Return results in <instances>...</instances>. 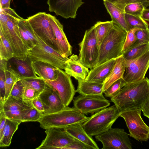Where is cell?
Instances as JSON below:
<instances>
[{
  "mask_svg": "<svg viewBox=\"0 0 149 149\" xmlns=\"http://www.w3.org/2000/svg\"><path fill=\"white\" fill-rule=\"evenodd\" d=\"M149 99V79L126 84L115 96L111 98L119 110L122 112L133 109L141 108Z\"/></svg>",
  "mask_w": 149,
  "mask_h": 149,
  "instance_id": "obj_1",
  "label": "cell"
},
{
  "mask_svg": "<svg viewBox=\"0 0 149 149\" xmlns=\"http://www.w3.org/2000/svg\"><path fill=\"white\" fill-rule=\"evenodd\" d=\"M126 36V31L113 23L112 28L100 47L98 59L95 66L122 56Z\"/></svg>",
  "mask_w": 149,
  "mask_h": 149,
  "instance_id": "obj_2",
  "label": "cell"
},
{
  "mask_svg": "<svg viewBox=\"0 0 149 149\" xmlns=\"http://www.w3.org/2000/svg\"><path fill=\"white\" fill-rule=\"evenodd\" d=\"M122 112L114 104L92 115L82 123L83 126L89 136H95L111 128Z\"/></svg>",
  "mask_w": 149,
  "mask_h": 149,
  "instance_id": "obj_3",
  "label": "cell"
},
{
  "mask_svg": "<svg viewBox=\"0 0 149 149\" xmlns=\"http://www.w3.org/2000/svg\"><path fill=\"white\" fill-rule=\"evenodd\" d=\"M88 117L74 107L68 106L58 112L43 115L38 122L44 129L52 127L64 129L72 124L83 123Z\"/></svg>",
  "mask_w": 149,
  "mask_h": 149,
  "instance_id": "obj_4",
  "label": "cell"
},
{
  "mask_svg": "<svg viewBox=\"0 0 149 149\" xmlns=\"http://www.w3.org/2000/svg\"><path fill=\"white\" fill-rule=\"evenodd\" d=\"M34 33L38 42L33 48L29 51L27 57L31 61L44 62L59 69L64 70L66 62L69 58L64 56L58 51L49 46Z\"/></svg>",
  "mask_w": 149,
  "mask_h": 149,
  "instance_id": "obj_5",
  "label": "cell"
},
{
  "mask_svg": "<svg viewBox=\"0 0 149 149\" xmlns=\"http://www.w3.org/2000/svg\"><path fill=\"white\" fill-rule=\"evenodd\" d=\"M79 45V58L82 63L90 69L95 67L98 59L99 48L94 25L85 31Z\"/></svg>",
  "mask_w": 149,
  "mask_h": 149,
  "instance_id": "obj_6",
  "label": "cell"
},
{
  "mask_svg": "<svg viewBox=\"0 0 149 149\" xmlns=\"http://www.w3.org/2000/svg\"><path fill=\"white\" fill-rule=\"evenodd\" d=\"M141 109H133L122 111L120 117L124 120L130 133V136L139 141H147L149 126L141 116Z\"/></svg>",
  "mask_w": 149,
  "mask_h": 149,
  "instance_id": "obj_7",
  "label": "cell"
},
{
  "mask_svg": "<svg viewBox=\"0 0 149 149\" xmlns=\"http://www.w3.org/2000/svg\"><path fill=\"white\" fill-rule=\"evenodd\" d=\"M26 19L35 33L47 45L58 51L54 32L48 14L39 12Z\"/></svg>",
  "mask_w": 149,
  "mask_h": 149,
  "instance_id": "obj_8",
  "label": "cell"
},
{
  "mask_svg": "<svg viewBox=\"0 0 149 149\" xmlns=\"http://www.w3.org/2000/svg\"><path fill=\"white\" fill-rule=\"evenodd\" d=\"M129 135L124 129L112 128L95 136L102 144V149H132Z\"/></svg>",
  "mask_w": 149,
  "mask_h": 149,
  "instance_id": "obj_9",
  "label": "cell"
},
{
  "mask_svg": "<svg viewBox=\"0 0 149 149\" xmlns=\"http://www.w3.org/2000/svg\"><path fill=\"white\" fill-rule=\"evenodd\" d=\"M74 107L82 113L93 115L109 107L110 101L105 98L102 94L81 95L74 97Z\"/></svg>",
  "mask_w": 149,
  "mask_h": 149,
  "instance_id": "obj_10",
  "label": "cell"
},
{
  "mask_svg": "<svg viewBox=\"0 0 149 149\" xmlns=\"http://www.w3.org/2000/svg\"><path fill=\"white\" fill-rule=\"evenodd\" d=\"M149 68V49L137 58L126 61L123 79L127 84L142 80Z\"/></svg>",
  "mask_w": 149,
  "mask_h": 149,
  "instance_id": "obj_11",
  "label": "cell"
},
{
  "mask_svg": "<svg viewBox=\"0 0 149 149\" xmlns=\"http://www.w3.org/2000/svg\"><path fill=\"white\" fill-rule=\"evenodd\" d=\"M22 17L18 15L11 17L8 21V40L14 53V57L25 61L27 58L28 50L21 37L18 25L19 21Z\"/></svg>",
  "mask_w": 149,
  "mask_h": 149,
  "instance_id": "obj_12",
  "label": "cell"
},
{
  "mask_svg": "<svg viewBox=\"0 0 149 149\" xmlns=\"http://www.w3.org/2000/svg\"><path fill=\"white\" fill-rule=\"evenodd\" d=\"M46 136L36 149H62L76 140L63 129L52 127L45 129Z\"/></svg>",
  "mask_w": 149,
  "mask_h": 149,
  "instance_id": "obj_13",
  "label": "cell"
},
{
  "mask_svg": "<svg viewBox=\"0 0 149 149\" xmlns=\"http://www.w3.org/2000/svg\"><path fill=\"white\" fill-rule=\"evenodd\" d=\"M71 76L58 69V76L55 80H44L58 91L64 105L68 106L73 100L76 93Z\"/></svg>",
  "mask_w": 149,
  "mask_h": 149,
  "instance_id": "obj_14",
  "label": "cell"
},
{
  "mask_svg": "<svg viewBox=\"0 0 149 149\" xmlns=\"http://www.w3.org/2000/svg\"><path fill=\"white\" fill-rule=\"evenodd\" d=\"M50 12L65 18H75L78 8L84 4L82 0H47Z\"/></svg>",
  "mask_w": 149,
  "mask_h": 149,
  "instance_id": "obj_15",
  "label": "cell"
},
{
  "mask_svg": "<svg viewBox=\"0 0 149 149\" xmlns=\"http://www.w3.org/2000/svg\"><path fill=\"white\" fill-rule=\"evenodd\" d=\"M38 97L44 107L45 111L43 115L58 112L65 107L58 91L48 83Z\"/></svg>",
  "mask_w": 149,
  "mask_h": 149,
  "instance_id": "obj_16",
  "label": "cell"
},
{
  "mask_svg": "<svg viewBox=\"0 0 149 149\" xmlns=\"http://www.w3.org/2000/svg\"><path fill=\"white\" fill-rule=\"evenodd\" d=\"M48 14L54 32L58 51L65 57H68L72 54V47L63 31V26L54 16Z\"/></svg>",
  "mask_w": 149,
  "mask_h": 149,
  "instance_id": "obj_17",
  "label": "cell"
},
{
  "mask_svg": "<svg viewBox=\"0 0 149 149\" xmlns=\"http://www.w3.org/2000/svg\"><path fill=\"white\" fill-rule=\"evenodd\" d=\"M64 70L67 74L77 80L85 79L89 72L88 68L84 66L79 57L74 54L72 55L66 61Z\"/></svg>",
  "mask_w": 149,
  "mask_h": 149,
  "instance_id": "obj_18",
  "label": "cell"
},
{
  "mask_svg": "<svg viewBox=\"0 0 149 149\" xmlns=\"http://www.w3.org/2000/svg\"><path fill=\"white\" fill-rule=\"evenodd\" d=\"M116 59H111L91 69L85 80L103 83L112 70Z\"/></svg>",
  "mask_w": 149,
  "mask_h": 149,
  "instance_id": "obj_19",
  "label": "cell"
},
{
  "mask_svg": "<svg viewBox=\"0 0 149 149\" xmlns=\"http://www.w3.org/2000/svg\"><path fill=\"white\" fill-rule=\"evenodd\" d=\"M10 60H11L10 63V66L9 67L14 70L20 80L39 77L35 73L31 65V61L28 57L25 61L18 59L14 57Z\"/></svg>",
  "mask_w": 149,
  "mask_h": 149,
  "instance_id": "obj_20",
  "label": "cell"
},
{
  "mask_svg": "<svg viewBox=\"0 0 149 149\" xmlns=\"http://www.w3.org/2000/svg\"><path fill=\"white\" fill-rule=\"evenodd\" d=\"M63 129L72 137L88 146L92 149H99L92 137L89 136L84 130L82 123L72 124Z\"/></svg>",
  "mask_w": 149,
  "mask_h": 149,
  "instance_id": "obj_21",
  "label": "cell"
},
{
  "mask_svg": "<svg viewBox=\"0 0 149 149\" xmlns=\"http://www.w3.org/2000/svg\"><path fill=\"white\" fill-rule=\"evenodd\" d=\"M31 64L35 74L44 80L53 81L58 76V70L49 64L40 61H31Z\"/></svg>",
  "mask_w": 149,
  "mask_h": 149,
  "instance_id": "obj_22",
  "label": "cell"
},
{
  "mask_svg": "<svg viewBox=\"0 0 149 149\" xmlns=\"http://www.w3.org/2000/svg\"><path fill=\"white\" fill-rule=\"evenodd\" d=\"M125 68L126 61L122 55L116 58L112 70L103 83V92L115 81L123 78Z\"/></svg>",
  "mask_w": 149,
  "mask_h": 149,
  "instance_id": "obj_23",
  "label": "cell"
},
{
  "mask_svg": "<svg viewBox=\"0 0 149 149\" xmlns=\"http://www.w3.org/2000/svg\"><path fill=\"white\" fill-rule=\"evenodd\" d=\"M104 4L110 15L113 22L124 30L127 32L130 30L125 18V12L113 3L104 1Z\"/></svg>",
  "mask_w": 149,
  "mask_h": 149,
  "instance_id": "obj_24",
  "label": "cell"
},
{
  "mask_svg": "<svg viewBox=\"0 0 149 149\" xmlns=\"http://www.w3.org/2000/svg\"><path fill=\"white\" fill-rule=\"evenodd\" d=\"M78 85L76 92L81 95L102 94L103 83L88 81L85 79L77 80Z\"/></svg>",
  "mask_w": 149,
  "mask_h": 149,
  "instance_id": "obj_25",
  "label": "cell"
},
{
  "mask_svg": "<svg viewBox=\"0 0 149 149\" xmlns=\"http://www.w3.org/2000/svg\"><path fill=\"white\" fill-rule=\"evenodd\" d=\"M0 105L2 106L4 112L31 109L33 107L31 102H26L22 99L11 96H9L3 102L0 101Z\"/></svg>",
  "mask_w": 149,
  "mask_h": 149,
  "instance_id": "obj_26",
  "label": "cell"
},
{
  "mask_svg": "<svg viewBox=\"0 0 149 149\" xmlns=\"http://www.w3.org/2000/svg\"><path fill=\"white\" fill-rule=\"evenodd\" d=\"M20 123L6 118V124L3 135L0 139V146H10L12 137Z\"/></svg>",
  "mask_w": 149,
  "mask_h": 149,
  "instance_id": "obj_27",
  "label": "cell"
},
{
  "mask_svg": "<svg viewBox=\"0 0 149 149\" xmlns=\"http://www.w3.org/2000/svg\"><path fill=\"white\" fill-rule=\"evenodd\" d=\"M149 49V44L143 43L131 47L123 53L126 61H132L140 56Z\"/></svg>",
  "mask_w": 149,
  "mask_h": 149,
  "instance_id": "obj_28",
  "label": "cell"
},
{
  "mask_svg": "<svg viewBox=\"0 0 149 149\" xmlns=\"http://www.w3.org/2000/svg\"><path fill=\"white\" fill-rule=\"evenodd\" d=\"M113 23L112 21H98L94 25L99 48L104 38L112 28Z\"/></svg>",
  "mask_w": 149,
  "mask_h": 149,
  "instance_id": "obj_29",
  "label": "cell"
},
{
  "mask_svg": "<svg viewBox=\"0 0 149 149\" xmlns=\"http://www.w3.org/2000/svg\"><path fill=\"white\" fill-rule=\"evenodd\" d=\"M0 59L8 61L14 57V53L8 40L0 30Z\"/></svg>",
  "mask_w": 149,
  "mask_h": 149,
  "instance_id": "obj_30",
  "label": "cell"
},
{
  "mask_svg": "<svg viewBox=\"0 0 149 149\" xmlns=\"http://www.w3.org/2000/svg\"><path fill=\"white\" fill-rule=\"evenodd\" d=\"M125 18L130 30L134 28L146 29L149 28L148 24L141 17L125 13Z\"/></svg>",
  "mask_w": 149,
  "mask_h": 149,
  "instance_id": "obj_31",
  "label": "cell"
},
{
  "mask_svg": "<svg viewBox=\"0 0 149 149\" xmlns=\"http://www.w3.org/2000/svg\"><path fill=\"white\" fill-rule=\"evenodd\" d=\"M5 73L6 81L5 100L10 95L11 91L15 83L20 80L18 76L14 70L8 66L5 69Z\"/></svg>",
  "mask_w": 149,
  "mask_h": 149,
  "instance_id": "obj_32",
  "label": "cell"
},
{
  "mask_svg": "<svg viewBox=\"0 0 149 149\" xmlns=\"http://www.w3.org/2000/svg\"><path fill=\"white\" fill-rule=\"evenodd\" d=\"M15 12L10 8L1 9L0 14V29L4 33L8 31L7 22L11 17L18 16Z\"/></svg>",
  "mask_w": 149,
  "mask_h": 149,
  "instance_id": "obj_33",
  "label": "cell"
},
{
  "mask_svg": "<svg viewBox=\"0 0 149 149\" xmlns=\"http://www.w3.org/2000/svg\"><path fill=\"white\" fill-rule=\"evenodd\" d=\"M21 80L24 86L31 88L40 93L44 91L47 84L44 79L39 77Z\"/></svg>",
  "mask_w": 149,
  "mask_h": 149,
  "instance_id": "obj_34",
  "label": "cell"
},
{
  "mask_svg": "<svg viewBox=\"0 0 149 149\" xmlns=\"http://www.w3.org/2000/svg\"><path fill=\"white\" fill-rule=\"evenodd\" d=\"M8 61L0 59V101L5 100L6 77L5 70L7 67Z\"/></svg>",
  "mask_w": 149,
  "mask_h": 149,
  "instance_id": "obj_35",
  "label": "cell"
},
{
  "mask_svg": "<svg viewBox=\"0 0 149 149\" xmlns=\"http://www.w3.org/2000/svg\"><path fill=\"white\" fill-rule=\"evenodd\" d=\"M126 84L123 78L117 80L104 91L105 96L110 98L115 96Z\"/></svg>",
  "mask_w": 149,
  "mask_h": 149,
  "instance_id": "obj_36",
  "label": "cell"
},
{
  "mask_svg": "<svg viewBox=\"0 0 149 149\" xmlns=\"http://www.w3.org/2000/svg\"><path fill=\"white\" fill-rule=\"evenodd\" d=\"M146 8L141 3H135L127 5L124 9L125 13L139 17H141L142 13Z\"/></svg>",
  "mask_w": 149,
  "mask_h": 149,
  "instance_id": "obj_37",
  "label": "cell"
},
{
  "mask_svg": "<svg viewBox=\"0 0 149 149\" xmlns=\"http://www.w3.org/2000/svg\"><path fill=\"white\" fill-rule=\"evenodd\" d=\"M19 26L28 35L35 46L38 41L32 28L26 19L22 18L19 21Z\"/></svg>",
  "mask_w": 149,
  "mask_h": 149,
  "instance_id": "obj_38",
  "label": "cell"
},
{
  "mask_svg": "<svg viewBox=\"0 0 149 149\" xmlns=\"http://www.w3.org/2000/svg\"><path fill=\"white\" fill-rule=\"evenodd\" d=\"M31 109L5 112V115L6 118L21 123L23 122L24 116Z\"/></svg>",
  "mask_w": 149,
  "mask_h": 149,
  "instance_id": "obj_39",
  "label": "cell"
},
{
  "mask_svg": "<svg viewBox=\"0 0 149 149\" xmlns=\"http://www.w3.org/2000/svg\"><path fill=\"white\" fill-rule=\"evenodd\" d=\"M139 29H132L127 32V36L122 50L123 53L131 47L136 42L137 39L135 33Z\"/></svg>",
  "mask_w": 149,
  "mask_h": 149,
  "instance_id": "obj_40",
  "label": "cell"
},
{
  "mask_svg": "<svg viewBox=\"0 0 149 149\" xmlns=\"http://www.w3.org/2000/svg\"><path fill=\"white\" fill-rule=\"evenodd\" d=\"M135 34L137 40L132 46L143 43L149 44V28L146 29H139Z\"/></svg>",
  "mask_w": 149,
  "mask_h": 149,
  "instance_id": "obj_41",
  "label": "cell"
},
{
  "mask_svg": "<svg viewBox=\"0 0 149 149\" xmlns=\"http://www.w3.org/2000/svg\"><path fill=\"white\" fill-rule=\"evenodd\" d=\"M40 92L31 88L24 86L22 99L27 102H31L34 99L38 97Z\"/></svg>",
  "mask_w": 149,
  "mask_h": 149,
  "instance_id": "obj_42",
  "label": "cell"
},
{
  "mask_svg": "<svg viewBox=\"0 0 149 149\" xmlns=\"http://www.w3.org/2000/svg\"><path fill=\"white\" fill-rule=\"evenodd\" d=\"M42 115V113L33 107L24 116L23 122H39Z\"/></svg>",
  "mask_w": 149,
  "mask_h": 149,
  "instance_id": "obj_43",
  "label": "cell"
},
{
  "mask_svg": "<svg viewBox=\"0 0 149 149\" xmlns=\"http://www.w3.org/2000/svg\"><path fill=\"white\" fill-rule=\"evenodd\" d=\"M24 86L21 80L15 83L11 91L10 95L15 98L22 99V94Z\"/></svg>",
  "mask_w": 149,
  "mask_h": 149,
  "instance_id": "obj_44",
  "label": "cell"
},
{
  "mask_svg": "<svg viewBox=\"0 0 149 149\" xmlns=\"http://www.w3.org/2000/svg\"><path fill=\"white\" fill-rule=\"evenodd\" d=\"M135 3H142L145 8L149 6V2H148V0H120L112 3L124 11V8L127 5Z\"/></svg>",
  "mask_w": 149,
  "mask_h": 149,
  "instance_id": "obj_45",
  "label": "cell"
},
{
  "mask_svg": "<svg viewBox=\"0 0 149 149\" xmlns=\"http://www.w3.org/2000/svg\"><path fill=\"white\" fill-rule=\"evenodd\" d=\"M19 32L22 40L28 51L35 46L30 38L24 31L19 26Z\"/></svg>",
  "mask_w": 149,
  "mask_h": 149,
  "instance_id": "obj_46",
  "label": "cell"
},
{
  "mask_svg": "<svg viewBox=\"0 0 149 149\" xmlns=\"http://www.w3.org/2000/svg\"><path fill=\"white\" fill-rule=\"evenodd\" d=\"M62 149H92L81 141L76 139L72 144L64 147Z\"/></svg>",
  "mask_w": 149,
  "mask_h": 149,
  "instance_id": "obj_47",
  "label": "cell"
},
{
  "mask_svg": "<svg viewBox=\"0 0 149 149\" xmlns=\"http://www.w3.org/2000/svg\"><path fill=\"white\" fill-rule=\"evenodd\" d=\"M31 102L33 107L43 115L45 109L43 104L39 97L34 99L31 101Z\"/></svg>",
  "mask_w": 149,
  "mask_h": 149,
  "instance_id": "obj_48",
  "label": "cell"
},
{
  "mask_svg": "<svg viewBox=\"0 0 149 149\" xmlns=\"http://www.w3.org/2000/svg\"><path fill=\"white\" fill-rule=\"evenodd\" d=\"M0 139L3 134L6 124V118L3 110H0Z\"/></svg>",
  "mask_w": 149,
  "mask_h": 149,
  "instance_id": "obj_49",
  "label": "cell"
},
{
  "mask_svg": "<svg viewBox=\"0 0 149 149\" xmlns=\"http://www.w3.org/2000/svg\"><path fill=\"white\" fill-rule=\"evenodd\" d=\"M141 110L143 115L149 119V99L144 103Z\"/></svg>",
  "mask_w": 149,
  "mask_h": 149,
  "instance_id": "obj_50",
  "label": "cell"
},
{
  "mask_svg": "<svg viewBox=\"0 0 149 149\" xmlns=\"http://www.w3.org/2000/svg\"><path fill=\"white\" fill-rule=\"evenodd\" d=\"M12 0H0V9L10 8V5Z\"/></svg>",
  "mask_w": 149,
  "mask_h": 149,
  "instance_id": "obj_51",
  "label": "cell"
},
{
  "mask_svg": "<svg viewBox=\"0 0 149 149\" xmlns=\"http://www.w3.org/2000/svg\"><path fill=\"white\" fill-rule=\"evenodd\" d=\"M141 17L145 21H149V8H145L141 15Z\"/></svg>",
  "mask_w": 149,
  "mask_h": 149,
  "instance_id": "obj_52",
  "label": "cell"
},
{
  "mask_svg": "<svg viewBox=\"0 0 149 149\" xmlns=\"http://www.w3.org/2000/svg\"><path fill=\"white\" fill-rule=\"evenodd\" d=\"M104 1H107L112 3H114L120 0H103Z\"/></svg>",
  "mask_w": 149,
  "mask_h": 149,
  "instance_id": "obj_53",
  "label": "cell"
},
{
  "mask_svg": "<svg viewBox=\"0 0 149 149\" xmlns=\"http://www.w3.org/2000/svg\"><path fill=\"white\" fill-rule=\"evenodd\" d=\"M148 139H149V133H148Z\"/></svg>",
  "mask_w": 149,
  "mask_h": 149,
  "instance_id": "obj_54",
  "label": "cell"
},
{
  "mask_svg": "<svg viewBox=\"0 0 149 149\" xmlns=\"http://www.w3.org/2000/svg\"><path fill=\"white\" fill-rule=\"evenodd\" d=\"M148 2H149V0H148Z\"/></svg>",
  "mask_w": 149,
  "mask_h": 149,
  "instance_id": "obj_55",
  "label": "cell"
}]
</instances>
